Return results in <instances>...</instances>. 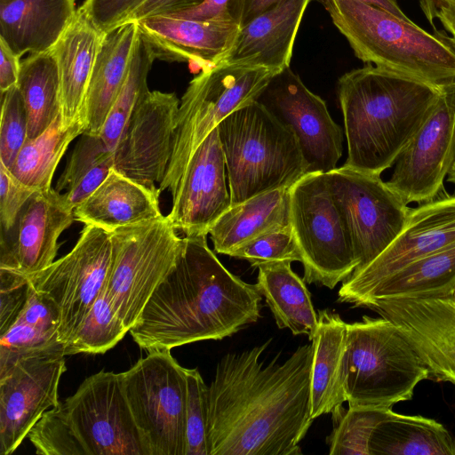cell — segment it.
I'll return each mask as SVG.
<instances>
[{"label": "cell", "instance_id": "obj_15", "mask_svg": "<svg viewBox=\"0 0 455 455\" xmlns=\"http://www.w3.org/2000/svg\"><path fill=\"white\" fill-rule=\"evenodd\" d=\"M257 101L296 136L307 173H327L342 155L343 132L325 101L312 92L290 67L273 76Z\"/></svg>", "mask_w": 455, "mask_h": 455}, {"label": "cell", "instance_id": "obj_6", "mask_svg": "<svg viewBox=\"0 0 455 455\" xmlns=\"http://www.w3.org/2000/svg\"><path fill=\"white\" fill-rule=\"evenodd\" d=\"M427 379V364L392 321L364 315L347 323L348 407L392 408Z\"/></svg>", "mask_w": 455, "mask_h": 455}, {"label": "cell", "instance_id": "obj_14", "mask_svg": "<svg viewBox=\"0 0 455 455\" xmlns=\"http://www.w3.org/2000/svg\"><path fill=\"white\" fill-rule=\"evenodd\" d=\"M64 404L87 455H147L122 372L100 371L88 377Z\"/></svg>", "mask_w": 455, "mask_h": 455}, {"label": "cell", "instance_id": "obj_49", "mask_svg": "<svg viewBox=\"0 0 455 455\" xmlns=\"http://www.w3.org/2000/svg\"><path fill=\"white\" fill-rule=\"evenodd\" d=\"M202 0H145L127 18L128 20L138 21L147 17L164 14H173L201 3Z\"/></svg>", "mask_w": 455, "mask_h": 455}, {"label": "cell", "instance_id": "obj_29", "mask_svg": "<svg viewBox=\"0 0 455 455\" xmlns=\"http://www.w3.org/2000/svg\"><path fill=\"white\" fill-rule=\"evenodd\" d=\"M289 188L270 190L230 206L209 231L214 251L229 255L241 245L290 224Z\"/></svg>", "mask_w": 455, "mask_h": 455}, {"label": "cell", "instance_id": "obj_3", "mask_svg": "<svg viewBox=\"0 0 455 455\" xmlns=\"http://www.w3.org/2000/svg\"><path fill=\"white\" fill-rule=\"evenodd\" d=\"M443 87L371 64L338 81L347 157L343 166L380 175L396 162Z\"/></svg>", "mask_w": 455, "mask_h": 455}, {"label": "cell", "instance_id": "obj_12", "mask_svg": "<svg viewBox=\"0 0 455 455\" xmlns=\"http://www.w3.org/2000/svg\"><path fill=\"white\" fill-rule=\"evenodd\" d=\"M111 254L110 232L84 225L68 254L29 276L33 287L50 298L60 310L61 343L71 338L106 289Z\"/></svg>", "mask_w": 455, "mask_h": 455}, {"label": "cell", "instance_id": "obj_16", "mask_svg": "<svg viewBox=\"0 0 455 455\" xmlns=\"http://www.w3.org/2000/svg\"><path fill=\"white\" fill-rule=\"evenodd\" d=\"M455 156V83L443 86L431 112L395 163L387 185L406 204L433 199Z\"/></svg>", "mask_w": 455, "mask_h": 455}, {"label": "cell", "instance_id": "obj_47", "mask_svg": "<svg viewBox=\"0 0 455 455\" xmlns=\"http://www.w3.org/2000/svg\"><path fill=\"white\" fill-rule=\"evenodd\" d=\"M145 0H85L82 7L93 24L106 33L126 21Z\"/></svg>", "mask_w": 455, "mask_h": 455}, {"label": "cell", "instance_id": "obj_30", "mask_svg": "<svg viewBox=\"0 0 455 455\" xmlns=\"http://www.w3.org/2000/svg\"><path fill=\"white\" fill-rule=\"evenodd\" d=\"M291 263L278 261L257 266L256 287L265 298L279 329H289L294 335H307L311 341L318 314L304 279L291 269Z\"/></svg>", "mask_w": 455, "mask_h": 455}, {"label": "cell", "instance_id": "obj_5", "mask_svg": "<svg viewBox=\"0 0 455 455\" xmlns=\"http://www.w3.org/2000/svg\"><path fill=\"white\" fill-rule=\"evenodd\" d=\"M231 206L259 194L287 188L307 174L293 132L255 100L218 125Z\"/></svg>", "mask_w": 455, "mask_h": 455}, {"label": "cell", "instance_id": "obj_42", "mask_svg": "<svg viewBox=\"0 0 455 455\" xmlns=\"http://www.w3.org/2000/svg\"><path fill=\"white\" fill-rule=\"evenodd\" d=\"M230 257L245 259L251 267L278 261H301V256L288 224L264 234L229 253Z\"/></svg>", "mask_w": 455, "mask_h": 455}, {"label": "cell", "instance_id": "obj_11", "mask_svg": "<svg viewBox=\"0 0 455 455\" xmlns=\"http://www.w3.org/2000/svg\"><path fill=\"white\" fill-rule=\"evenodd\" d=\"M350 235L358 270L381 254L402 231L410 207L380 175L345 166L325 173Z\"/></svg>", "mask_w": 455, "mask_h": 455}, {"label": "cell", "instance_id": "obj_33", "mask_svg": "<svg viewBox=\"0 0 455 455\" xmlns=\"http://www.w3.org/2000/svg\"><path fill=\"white\" fill-rule=\"evenodd\" d=\"M17 85L27 112L28 140H33L60 113L59 68L51 50L21 60Z\"/></svg>", "mask_w": 455, "mask_h": 455}, {"label": "cell", "instance_id": "obj_39", "mask_svg": "<svg viewBox=\"0 0 455 455\" xmlns=\"http://www.w3.org/2000/svg\"><path fill=\"white\" fill-rule=\"evenodd\" d=\"M28 436L36 454L87 455L61 402L42 415Z\"/></svg>", "mask_w": 455, "mask_h": 455}, {"label": "cell", "instance_id": "obj_9", "mask_svg": "<svg viewBox=\"0 0 455 455\" xmlns=\"http://www.w3.org/2000/svg\"><path fill=\"white\" fill-rule=\"evenodd\" d=\"M112 254L106 292L130 329L149 298L172 270L181 237L166 216L110 232Z\"/></svg>", "mask_w": 455, "mask_h": 455}, {"label": "cell", "instance_id": "obj_35", "mask_svg": "<svg viewBox=\"0 0 455 455\" xmlns=\"http://www.w3.org/2000/svg\"><path fill=\"white\" fill-rule=\"evenodd\" d=\"M455 283V244L423 257L375 286L355 307L380 299L451 291Z\"/></svg>", "mask_w": 455, "mask_h": 455}, {"label": "cell", "instance_id": "obj_40", "mask_svg": "<svg viewBox=\"0 0 455 455\" xmlns=\"http://www.w3.org/2000/svg\"><path fill=\"white\" fill-rule=\"evenodd\" d=\"M187 451L186 455H211L207 435L208 386L197 369H186Z\"/></svg>", "mask_w": 455, "mask_h": 455}, {"label": "cell", "instance_id": "obj_34", "mask_svg": "<svg viewBox=\"0 0 455 455\" xmlns=\"http://www.w3.org/2000/svg\"><path fill=\"white\" fill-rule=\"evenodd\" d=\"M83 133L84 124L81 121L65 125L60 113L44 132L25 142L9 171L35 191L52 188V178L60 159L71 141Z\"/></svg>", "mask_w": 455, "mask_h": 455}, {"label": "cell", "instance_id": "obj_52", "mask_svg": "<svg viewBox=\"0 0 455 455\" xmlns=\"http://www.w3.org/2000/svg\"><path fill=\"white\" fill-rule=\"evenodd\" d=\"M281 1L282 0H247L241 26L263 12L272 8Z\"/></svg>", "mask_w": 455, "mask_h": 455}, {"label": "cell", "instance_id": "obj_57", "mask_svg": "<svg viewBox=\"0 0 455 455\" xmlns=\"http://www.w3.org/2000/svg\"><path fill=\"white\" fill-rule=\"evenodd\" d=\"M13 0H0V4H7V3H10Z\"/></svg>", "mask_w": 455, "mask_h": 455}, {"label": "cell", "instance_id": "obj_55", "mask_svg": "<svg viewBox=\"0 0 455 455\" xmlns=\"http://www.w3.org/2000/svg\"><path fill=\"white\" fill-rule=\"evenodd\" d=\"M451 7H455V0H432Z\"/></svg>", "mask_w": 455, "mask_h": 455}, {"label": "cell", "instance_id": "obj_45", "mask_svg": "<svg viewBox=\"0 0 455 455\" xmlns=\"http://www.w3.org/2000/svg\"><path fill=\"white\" fill-rule=\"evenodd\" d=\"M34 192L0 163L1 234H6L12 228L22 207Z\"/></svg>", "mask_w": 455, "mask_h": 455}, {"label": "cell", "instance_id": "obj_24", "mask_svg": "<svg viewBox=\"0 0 455 455\" xmlns=\"http://www.w3.org/2000/svg\"><path fill=\"white\" fill-rule=\"evenodd\" d=\"M104 35L80 6L51 49L59 68L60 113L65 125L81 121L89 82Z\"/></svg>", "mask_w": 455, "mask_h": 455}, {"label": "cell", "instance_id": "obj_46", "mask_svg": "<svg viewBox=\"0 0 455 455\" xmlns=\"http://www.w3.org/2000/svg\"><path fill=\"white\" fill-rule=\"evenodd\" d=\"M247 0H202L188 10L176 12L175 17L232 23L241 27Z\"/></svg>", "mask_w": 455, "mask_h": 455}, {"label": "cell", "instance_id": "obj_48", "mask_svg": "<svg viewBox=\"0 0 455 455\" xmlns=\"http://www.w3.org/2000/svg\"><path fill=\"white\" fill-rule=\"evenodd\" d=\"M114 167V154L111 157L99 164L88 174L81 179L72 188L63 194L67 204L75 209L86 199L108 177Z\"/></svg>", "mask_w": 455, "mask_h": 455}, {"label": "cell", "instance_id": "obj_27", "mask_svg": "<svg viewBox=\"0 0 455 455\" xmlns=\"http://www.w3.org/2000/svg\"><path fill=\"white\" fill-rule=\"evenodd\" d=\"M312 339L310 415L332 413L347 401V323L328 309L318 311Z\"/></svg>", "mask_w": 455, "mask_h": 455}, {"label": "cell", "instance_id": "obj_32", "mask_svg": "<svg viewBox=\"0 0 455 455\" xmlns=\"http://www.w3.org/2000/svg\"><path fill=\"white\" fill-rule=\"evenodd\" d=\"M371 455H455V439L435 419L394 412L373 431Z\"/></svg>", "mask_w": 455, "mask_h": 455}, {"label": "cell", "instance_id": "obj_38", "mask_svg": "<svg viewBox=\"0 0 455 455\" xmlns=\"http://www.w3.org/2000/svg\"><path fill=\"white\" fill-rule=\"evenodd\" d=\"M392 408L343 407L332 412L334 427L327 437L330 455H371L375 428L393 415Z\"/></svg>", "mask_w": 455, "mask_h": 455}, {"label": "cell", "instance_id": "obj_18", "mask_svg": "<svg viewBox=\"0 0 455 455\" xmlns=\"http://www.w3.org/2000/svg\"><path fill=\"white\" fill-rule=\"evenodd\" d=\"M451 291L375 299L366 307L392 321L422 357L435 381L455 385V303Z\"/></svg>", "mask_w": 455, "mask_h": 455}, {"label": "cell", "instance_id": "obj_51", "mask_svg": "<svg viewBox=\"0 0 455 455\" xmlns=\"http://www.w3.org/2000/svg\"><path fill=\"white\" fill-rule=\"evenodd\" d=\"M420 6L429 21L438 19L451 36L447 37L455 49V7H451L432 0H420Z\"/></svg>", "mask_w": 455, "mask_h": 455}, {"label": "cell", "instance_id": "obj_41", "mask_svg": "<svg viewBox=\"0 0 455 455\" xmlns=\"http://www.w3.org/2000/svg\"><path fill=\"white\" fill-rule=\"evenodd\" d=\"M0 163L11 170L28 140V118L18 85L1 94Z\"/></svg>", "mask_w": 455, "mask_h": 455}, {"label": "cell", "instance_id": "obj_10", "mask_svg": "<svg viewBox=\"0 0 455 455\" xmlns=\"http://www.w3.org/2000/svg\"><path fill=\"white\" fill-rule=\"evenodd\" d=\"M186 369L171 350H157L122 372L124 394L147 455H186Z\"/></svg>", "mask_w": 455, "mask_h": 455}, {"label": "cell", "instance_id": "obj_43", "mask_svg": "<svg viewBox=\"0 0 455 455\" xmlns=\"http://www.w3.org/2000/svg\"><path fill=\"white\" fill-rule=\"evenodd\" d=\"M113 156L100 135L82 134L65 170L58 180L56 190H69L99 164Z\"/></svg>", "mask_w": 455, "mask_h": 455}, {"label": "cell", "instance_id": "obj_8", "mask_svg": "<svg viewBox=\"0 0 455 455\" xmlns=\"http://www.w3.org/2000/svg\"><path fill=\"white\" fill-rule=\"evenodd\" d=\"M289 219L306 283L333 289L352 275L358 260L325 173H307L290 187Z\"/></svg>", "mask_w": 455, "mask_h": 455}, {"label": "cell", "instance_id": "obj_13", "mask_svg": "<svg viewBox=\"0 0 455 455\" xmlns=\"http://www.w3.org/2000/svg\"><path fill=\"white\" fill-rule=\"evenodd\" d=\"M455 244V195L443 188L433 199L411 208L389 246L342 282L338 300L355 305L380 282L411 262Z\"/></svg>", "mask_w": 455, "mask_h": 455}, {"label": "cell", "instance_id": "obj_56", "mask_svg": "<svg viewBox=\"0 0 455 455\" xmlns=\"http://www.w3.org/2000/svg\"><path fill=\"white\" fill-rule=\"evenodd\" d=\"M451 299L455 303V283H454L453 288H452L451 292Z\"/></svg>", "mask_w": 455, "mask_h": 455}, {"label": "cell", "instance_id": "obj_25", "mask_svg": "<svg viewBox=\"0 0 455 455\" xmlns=\"http://www.w3.org/2000/svg\"><path fill=\"white\" fill-rule=\"evenodd\" d=\"M138 34L135 20L125 21L105 33L80 116L83 134H100L126 78Z\"/></svg>", "mask_w": 455, "mask_h": 455}, {"label": "cell", "instance_id": "obj_4", "mask_svg": "<svg viewBox=\"0 0 455 455\" xmlns=\"http://www.w3.org/2000/svg\"><path fill=\"white\" fill-rule=\"evenodd\" d=\"M317 1L362 61L439 87L455 83V49L447 37L360 1Z\"/></svg>", "mask_w": 455, "mask_h": 455}, {"label": "cell", "instance_id": "obj_26", "mask_svg": "<svg viewBox=\"0 0 455 455\" xmlns=\"http://www.w3.org/2000/svg\"><path fill=\"white\" fill-rule=\"evenodd\" d=\"M160 190H152L114 168L104 181L74 209L75 220L108 232L164 216Z\"/></svg>", "mask_w": 455, "mask_h": 455}, {"label": "cell", "instance_id": "obj_21", "mask_svg": "<svg viewBox=\"0 0 455 455\" xmlns=\"http://www.w3.org/2000/svg\"><path fill=\"white\" fill-rule=\"evenodd\" d=\"M74 220L63 194L52 188L35 191L12 228L1 234L0 268L28 277L45 269L57 255L60 235Z\"/></svg>", "mask_w": 455, "mask_h": 455}, {"label": "cell", "instance_id": "obj_20", "mask_svg": "<svg viewBox=\"0 0 455 455\" xmlns=\"http://www.w3.org/2000/svg\"><path fill=\"white\" fill-rule=\"evenodd\" d=\"M226 163L218 126L190 158L166 216L184 236L207 235L212 225L231 206L226 181Z\"/></svg>", "mask_w": 455, "mask_h": 455}, {"label": "cell", "instance_id": "obj_37", "mask_svg": "<svg viewBox=\"0 0 455 455\" xmlns=\"http://www.w3.org/2000/svg\"><path fill=\"white\" fill-rule=\"evenodd\" d=\"M128 331L113 308L105 289L64 344V354H103L121 341Z\"/></svg>", "mask_w": 455, "mask_h": 455}, {"label": "cell", "instance_id": "obj_2", "mask_svg": "<svg viewBox=\"0 0 455 455\" xmlns=\"http://www.w3.org/2000/svg\"><path fill=\"white\" fill-rule=\"evenodd\" d=\"M207 235L183 236L172 270L155 290L130 329L152 352L220 340L260 317L262 296L229 272L209 248Z\"/></svg>", "mask_w": 455, "mask_h": 455}, {"label": "cell", "instance_id": "obj_36", "mask_svg": "<svg viewBox=\"0 0 455 455\" xmlns=\"http://www.w3.org/2000/svg\"><path fill=\"white\" fill-rule=\"evenodd\" d=\"M156 56L151 45L139 34L123 86L107 116L100 136L111 151L116 147L123 130L140 99L148 91V76Z\"/></svg>", "mask_w": 455, "mask_h": 455}, {"label": "cell", "instance_id": "obj_22", "mask_svg": "<svg viewBox=\"0 0 455 455\" xmlns=\"http://www.w3.org/2000/svg\"><path fill=\"white\" fill-rule=\"evenodd\" d=\"M156 60L193 62L202 69L221 61L240 27L232 23L155 15L137 21Z\"/></svg>", "mask_w": 455, "mask_h": 455}, {"label": "cell", "instance_id": "obj_7", "mask_svg": "<svg viewBox=\"0 0 455 455\" xmlns=\"http://www.w3.org/2000/svg\"><path fill=\"white\" fill-rule=\"evenodd\" d=\"M276 74L261 66L223 61L202 69L180 100L172 156L159 190L172 194L210 132L235 110L257 100Z\"/></svg>", "mask_w": 455, "mask_h": 455}, {"label": "cell", "instance_id": "obj_1", "mask_svg": "<svg viewBox=\"0 0 455 455\" xmlns=\"http://www.w3.org/2000/svg\"><path fill=\"white\" fill-rule=\"evenodd\" d=\"M270 340L218 363L208 387L211 455H298L312 421V345L282 363L260 357Z\"/></svg>", "mask_w": 455, "mask_h": 455}, {"label": "cell", "instance_id": "obj_19", "mask_svg": "<svg viewBox=\"0 0 455 455\" xmlns=\"http://www.w3.org/2000/svg\"><path fill=\"white\" fill-rule=\"evenodd\" d=\"M179 106L175 93L148 90L136 104L113 151V168L159 190L156 183L163 181L171 159Z\"/></svg>", "mask_w": 455, "mask_h": 455}, {"label": "cell", "instance_id": "obj_54", "mask_svg": "<svg viewBox=\"0 0 455 455\" xmlns=\"http://www.w3.org/2000/svg\"><path fill=\"white\" fill-rule=\"evenodd\" d=\"M447 175L448 181L455 185V156Z\"/></svg>", "mask_w": 455, "mask_h": 455}, {"label": "cell", "instance_id": "obj_50", "mask_svg": "<svg viewBox=\"0 0 455 455\" xmlns=\"http://www.w3.org/2000/svg\"><path fill=\"white\" fill-rule=\"evenodd\" d=\"M0 91L1 94L18 84L21 57L0 39Z\"/></svg>", "mask_w": 455, "mask_h": 455}, {"label": "cell", "instance_id": "obj_23", "mask_svg": "<svg viewBox=\"0 0 455 455\" xmlns=\"http://www.w3.org/2000/svg\"><path fill=\"white\" fill-rule=\"evenodd\" d=\"M309 2L282 0L241 26L221 61L261 66L276 73L290 67L297 33Z\"/></svg>", "mask_w": 455, "mask_h": 455}, {"label": "cell", "instance_id": "obj_53", "mask_svg": "<svg viewBox=\"0 0 455 455\" xmlns=\"http://www.w3.org/2000/svg\"><path fill=\"white\" fill-rule=\"evenodd\" d=\"M364 4L381 8L396 17L410 21L411 20L401 10L397 0H356Z\"/></svg>", "mask_w": 455, "mask_h": 455}, {"label": "cell", "instance_id": "obj_44", "mask_svg": "<svg viewBox=\"0 0 455 455\" xmlns=\"http://www.w3.org/2000/svg\"><path fill=\"white\" fill-rule=\"evenodd\" d=\"M32 288L28 276L0 268V336L18 319L28 303Z\"/></svg>", "mask_w": 455, "mask_h": 455}, {"label": "cell", "instance_id": "obj_17", "mask_svg": "<svg viewBox=\"0 0 455 455\" xmlns=\"http://www.w3.org/2000/svg\"><path fill=\"white\" fill-rule=\"evenodd\" d=\"M64 347L20 358L0 370V455L12 454L42 415L59 403Z\"/></svg>", "mask_w": 455, "mask_h": 455}, {"label": "cell", "instance_id": "obj_28", "mask_svg": "<svg viewBox=\"0 0 455 455\" xmlns=\"http://www.w3.org/2000/svg\"><path fill=\"white\" fill-rule=\"evenodd\" d=\"M76 10V0H13L0 4V39L20 57L48 52Z\"/></svg>", "mask_w": 455, "mask_h": 455}, {"label": "cell", "instance_id": "obj_31", "mask_svg": "<svg viewBox=\"0 0 455 455\" xmlns=\"http://www.w3.org/2000/svg\"><path fill=\"white\" fill-rule=\"evenodd\" d=\"M60 323L58 307L33 287L18 319L0 336V370L24 356L64 347L59 339Z\"/></svg>", "mask_w": 455, "mask_h": 455}]
</instances>
